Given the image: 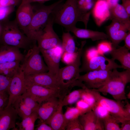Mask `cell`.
I'll list each match as a JSON object with an SVG mask.
<instances>
[{
  "instance_id": "cell-7",
  "label": "cell",
  "mask_w": 130,
  "mask_h": 130,
  "mask_svg": "<svg viewBox=\"0 0 130 130\" xmlns=\"http://www.w3.org/2000/svg\"><path fill=\"white\" fill-rule=\"evenodd\" d=\"M26 86L36 85L55 90L58 91L63 98L66 92L59 82L57 75L48 72L25 75Z\"/></svg>"
},
{
  "instance_id": "cell-8",
  "label": "cell",
  "mask_w": 130,
  "mask_h": 130,
  "mask_svg": "<svg viewBox=\"0 0 130 130\" xmlns=\"http://www.w3.org/2000/svg\"><path fill=\"white\" fill-rule=\"evenodd\" d=\"M111 70H95L79 76L77 81L80 87L98 89L104 86L108 80Z\"/></svg>"
},
{
  "instance_id": "cell-17",
  "label": "cell",
  "mask_w": 130,
  "mask_h": 130,
  "mask_svg": "<svg viewBox=\"0 0 130 130\" xmlns=\"http://www.w3.org/2000/svg\"><path fill=\"white\" fill-rule=\"evenodd\" d=\"M33 13L32 3L22 2L18 6L15 19L19 27L25 34L32 19Z\"/></svg>"
},
{
  "instance_id": "cell-4",
  "label": "cell",
  "mask_w": 130,
  "mask_h": 130,
  "mask_svg": "<svg viewBox=\"0 0 130 130\" xmlns=\"http://www.w3.org/2000/svg\"><path fill=\"white\" fill-rule=\"evenodd\" d=\"M64 0H59L51 5L46 6L39 3L32 5L33 13L31 21L25 35L33 42L36 43L40 35L43 26L46 25L49 18L54 8Z\"/></svg>"
},
{
  "instance_id": "cell-38",
  "label": "cell",
  "mask_w": 130,
  "mask_h": 130,
  "mask_svg": "<svg viewBox=\"0 0 130 130\" xmlns=\"http://www.w3.org/2000/svg\"><path fill=\"white\" fill-rule=\"evenodd\" d=\"M66 130H84L78 117L69 122L66 125Z\"/></svg>"
},
{
  "instance_id": "cell-26",
  "label": "cell",
  "mask_w": 130,
  "mask_h": 130,
  "mask_svg": "<svg viewBox=\"0 0 130 130\" xmlns=\"http://www.w3.org/2000/svg\"><path fill=\"white\" fill-rule=\"evenodd\" d=\"M110 11L111 20L115 19L130 25V16L121 5L117 3L111 5Z\"/></svg>"
},
{
  "instance_id": "cell-19",
  "label": "cell",
  "mask_w": 130,
  "mask_h": 130,
  "mask_svg": "<svg viewBox=\"0 0 130 130\" xmlns=\"http://www.w3.org/2000/svg\"><path fill=\"white\" fill-rule=\"evenodd\" d=\"M18 115L12 104L0 110V130H18L16 127Z\"/></svg>"
},
{
  "instance_id": "cell-42",
  "label": "cell",
  "mask_w": 130,
  "mask_h": 130,
  "mask_svg": "<svg viewBox=\"0 0 130 130\" xmlns=\"http://www.w3.org/2000/svg\"><path fill=\"white\" fill-rule=\"evenodd\" d=\"M8 99V93L2 94H0V110L3 109L6 106Z\"/></svg>"
},
{
  "instance_id": "cell-31",
  "label": "cell",
  "mask_w": 130,
  "mask_h": 130,
  "mask_svg": "<svg viewBox=\"0 0 130 130\" xmlns=\"http://www.w3.org/2000/svg\"><path fill=\"white\" fill-rule=\"evenodd\" d=\"M83 89L82 88L74 90L66 95L61 101L62 105L63 107L76 103L80 99Z\"/></svg>"
},
{
  "instance_id": "cell-50",
  "label": "cell",
  "mask_w": 130,
  "mask_h": 130,
  "mask_svg": "<svg viewBox=\"0 0 130 130\" xmlns=\"http://www.w3.org/2000/svg\"><path fill=\"white\" fill-rule=\"evenodd\" d=\"M1 26L0 22V34L1 32Z\"/></svg>"
},
{
  "instance_id": "cell-27",
  "label": "cell",
  "mask_w": 130,
  "mask_h": 130,
  "mask_svg": "<svg viewBox=\"0 0 130 130\" xmlns=\"http://www.w3.org/2000/svg\"><path fill=\"white\" fill-rule=\"evenodd\" d=\"M80 99L86 102L93 110L98 104L99 99L101 96L100 92L93 89L86 87L83 88Z\"/></svg>"
},
{
  "instance_id": "cell-45",
  "label": "cell",
  "mask_w": 130,
  "mask_h": 130,
  "mask_svg": "<svg viewBox=\"0 0 130 130\" xmlns=\"http://www.w3.org/2000/svg\"><path fill=\"white\" fill-rule=\"evenodd\" d=\"M121 123V130H130V120H125Z\"/></svg>"
},
{
  "instance_id": "cell-22",
  "label": "cell",
  "mask_w": 130,
  "mask_h": 130,
  "mask_svg": "<svg viewBox=\"0 0 130 130\" xmlns=\"http://www.w3.org/2000/svg\"><path fill=\"white\" fill-rule=\"evenodd\" d=\"M24 56L20 49L15 47L0 45V63L23 61Z\"/></svg>"
},
{
  "instance_id": "cell-1",
  "label": "cell",
  "mask_w": 130,
  "mask_h": 130,
  "mask_svg": "<svg viewBox=\"0 0 130 130\" xmlns=\"http://www.w3.org/2000/svg\"><path fill=\"white\" fill-rule=\"evenodd\" d=\"M78 0H66L61 5L60 3L54 9L51 14L54 22L64 27L68 32L76 26L77 23L81 21L87 27L91 11L80 8Z\"/></svg>"
},
{
  "instance_id": "cell-36",
  "label": "cell",
  "mask_w": 130,
  "mask_h": 130,
  "mask_svg": "<svg viewBox=\"0 0 130 130\" xmlns=\"http://www.w3.org/2000/svg\"><path fill=\"white\" fill-rule=\"evenodd\" d=\"M78 54V51L73 53L64 52L61 59L63 62L68 65L73 63L75 60Z\"/></svg>"
},
{
  "instance_id": "cell-47",
  "label": "cell",
  "mask_w": 130,
  "mask_h": 130,
  "mask_svg": "<svg viewBox=\"0 0 130 130\" xmlns=\"http://www.w3.org/2000/svg\"><path fill=\"white\" fill-rule=\"evenodd\" d=\"M51 0H22V2L31 3L34 2H37L39 3L42 4L47 1Z\"/></svg>"
},
{
  "instance_id": "cell-49",
  "label": "cell",
  "mask_w": 130,
  "mask_h": 130,
  "mask_svg": "<svg viewBox=\"0 0 130 130\" xmlns=\"http://www.w3.org/2000/svg\"><path fill=\"white\" fill-rule=\"evenodd\" d=\"M130 92H129V93L127 95V97L129 99H130Z\"/></svg>"
},
{
  "instance_id": "cell-2",
  "label": "cell",
  "mask_w": 130,
  "mask_h": 130,
  "mask_svg": "<svg viewBox=\"0 0 130 130\" xmlns=\"http://www.w3.org/2000/svg\"><path fill=\"white\" fill-rule=\"evenodd\" d=\"M0 22L1 30L0 45L15 47L28 51L36 43L21 32L15 19L12 21L8 19Z\"/></svg>"
},
{
  "instance_id": "cell-46",
  "label": "cell",
  "mask_w": 130,
  "mask_h": 130,
  "mask_svg": "<svg viewBox=\"0 0 130 130\" xmlns=\"http://www.w3.org/2000/svg\"><path fill=\"white\" fill-rule=\"evenodd\" d=\"M124 46L129 50L130 49V30L129 31L124 40Z\"/></svg>"
},
{
  "instance_id": "cell-33",
  "label": "cell",
  "mask_w": 130,
  "mask_h": 130,
  "mask_svg": "<svg viewBox=\"0 0 130 130\" xmlns=\"http://www.w3.org/2000/svg\"><path fill=\"white\" fill-rule=\"evenodd\" d=\"M81 115L79 110L76 107H67L64 114L65 123L67 125L69 121L78 118Z\"/></svg>"
},
{
  "instance_id": "cell-13",
  "label": "cell",
  "mask_w": 130,
  "mask_h": 130,
  "mask_svg": "<svg viewBox=\"0 0 130 130\" xmlns=\"http://www.w3.org/2000/svg\"><path fill=\"white\" fill-rule=\"evenodd\" d=\"M13 106L22 119L37 111L39 104L26 92L15 100Z\"/></svg>"
},
{
  "instance_id": "cell-39",
  "label": "cell",
  "mask_w": 130,
  "mask_h": 130,
  "mask_svg": "<svg viewBox=\"0 0 130 130\" xmlns=\"http://www.w3.org/2000/svg\"><path fill=\"white\" fill-rule=\"evenodd\" d=\"M93 110L97 117L102 120L110 114L109 112L106 109L99 104L97 105Z\"/></svg>"
},
{
  "instance_id": "cell-40",
  "label": "cell",
  "mask_w": 130,
  "mask_h": 130,
  "mask_svg": "<svg viewBox=\"0 0 130 130\" xmlns=\"http://www.w3.org/2000/svg\"><path fill=\"white\" fill-rule=\"evenodd\" d=\"M111 42H102L99 43L98 46V51L102 53L110 52L112 48Z\"/></svg>"
},
{
  "instance_id": "cell-30",
  "label": "cell",
  "mask_w": 130,
  "mask_h": 130,
  "mask_svg": "<svg viewBox=\"0 0 130 130\" xmlns=\"http://www.w3.org/2000/svg\"><path fill=\"white\" fill-rule=\"evenodd\" d=\"M61 45L64 52L71 53L76 52V47L75 41L69 32L63 33Z\"/></svg>"
},
{
  "instance_id": "cell-28",
  "label": "cell",
  "mask_w": 130,
  "mask_h": 130,
  "mask_svg": "<svg viewBox=\"0 0 130 130\" xmlns=\"http://www.w3.org/2000/svg\"><path fill=\"white\" fill-rule=\"evenodd\" d=\"M38 119L37 111H35L30 115L22 119L21 122H16V125L18 128V130H34L35 122Z\"/></svg>"
},
{
  "instance_id": "cell-24",
  "label": "cell",
  "mask_w": 130,
  "mask_h": 130,
  "mask_svg": "<svg viewBox=\"0 0 130 130\" xmlns=\"http://www.w3.org/2000/svg\"><path fill=\"white\" fill-rule=\"evenodd\" d=\"M61 101L56 111L47 120L44 122L50 126L53 130H65V123Z\"/></svg>"
},
{
  "instance_id": "cell-16",
  "label": "cell",
  "mask_w": 130,
  "mask_h": 130,
  "mask_svg": "<svg viewBox=\"0 0 130 130\" xmlns=\"http://www.w3.org/2000/svg\"><path fill=\"white\" fill-rule=\"evenodd\" d=\"M25 92L39 104L53 97H57L61 100L62 99L60 94L57 91L39 85L26 86Z\"/></svg>"
},
{
  "instance_id": "cell-44",
  "label": "cell",
  "mask_w": 130,
  "mask_h": 130,
  "mask_svg": "<svg viewBox=\"0 0 130 130\" xmlns=\"http://www.w3.org/2000/svg\"><path fill=\"white\" fill-rule=\"evenodd\" d=\"M121 5L125 10L129 16H130V0H121Z\"/></svg>"
},
{
  "instance_id": "cell-5",
  "label": "cell",
  "mask_w": 130,
  "mask_h": 130,
  "mask_svg": "<svg viewBox=\"0 0 130 130\" xmlns=\"http://www.w3.org/2000/svg\"><path fill=\"white\" fill-rule=\"evenodd\" d=\"M86 41H82L78 51L77 57L72 63L59 68L57 74L58 79L63 87L70 91L73 87L77 86V81L80 75L81 59L83 52V47Z\"/></svg>"
},
{
  "instance_id": "cell-32",
  "label": "cell",
  "mask_w": 130,
  "mask_h": 130,
  "mask_svg": "<svg viewBox=\"0 0 130 130\" xmlns=\"http://www.w3.org/2000/svg\"><path fill=\"white\" fill-rule=\"evenodd\" d=\"M104 130H121L118 122L110 114L102 120Z\"/></svg>"
},
{
  "instance_id": "cell-3",
  "label": "cell",
  "mask_w": 130,
  "mask_h": 130,
  "mask_svg": "<svg viewBox=\"0 0 130 130\" xmlns=\"http://www.w3.org/2000/svg\"><path fill=\"white\" fill-rule=\"evenodd\" d=\"M112 70L107 82L104 86L98 89H93L104 95L109 93L116 101L121 102L127 98L125 89L126 84L130 82V70L121 72L118 71L117 69Z\"/></svg>"
},
{
  "instance_id": "cell-25",
  "label": "cell",
  "mask_w": 130,
  "mask_h": 130,
  "mask_svg": "<svg viewBox=\"0 0 130 130\" xmlns=\"http://www.w3.org/2000/svg\"><path fill=\"white\" fill-rule=\"evenodd\" d=\"M70 31L78 38L91 39L93 41L108 39L107 35L104 32L81 29L76 26L71 29Z\"/></svg>"
},
{
  "instance_id": "cell-51",
  "label": "cell",
  "mask_w": 130,
  "mask_h": 130,
  "mask_svg": "<svg viewBox=\"0 0 130 130\" xmlns=\"http://www.w3.org/2000/svg\"><path fill=\"white\" fill-rule=\"evenodd\" d=\"M94 0V1L95 2V1H96V0Z\"/></svg>"
},
{
  "instance_id": "cell-35",
  "label": "cell",
  "mask_w": 130,
  "mask_h": 130,
  "mask_svg": "<svg viewBox=\"0 0 130 130\" xmlns=\"http://www.w3.org/2000/svg\"><path fill=\"white\" fill-rule=\"evenodd\" d=\"M15 10V7L13 6L0 7V22L8 19L9 16Z\"/></svg>"
},
{
  "instance_id": "cell-12",
  "label": "cell",
  "mask_w": 130,
  "mask_h": 130,
  "mask_svg": "<svg viewBox=\"0 0 130 130\" xmlns=\"http://www.w3.org/2000/svg\"><path fill=\"white\" fill-rule=\"evenodd\" d=\"M25 75L20 66L12 77L8 90L7 107L13 104L15 100L26 91Z\"/></svg>"
},
{
  "instance_id": "cell-37",
  "label": "cell",
  "mask_w": 130,
  "mask_h": 130,
  "mask_svg": "<svg viewBox=\"0 0 130 130\" xmlns=\"http://www.w3.org/2000/svg\"><path fill=\"white\" fill-rule=\"evenodd\" d=\"M76 107L80 111L81 115L92 110L89 104L81 99H79L76 102Z\"/></svg>"
},
{
  "instance_id": "cell-6",
  "label": "cell",
  "mask_w": 130,
  "mask_h": 130,
  "mask_svg": "<svg viewBox=\"0 0 130 130\" xmlns=\"http://www.w3.org/2000/svg\"><path fill=\"white\" fill-rule=\"evenodd\" d=\"M27 51L20 65L25 76L48 72V67L43 61L36 43Z\"/></svg>"
},
{
  "instance_id": "cell-48",
  "label": "cell",
  "mask_w": 130,
  "mask_h": 130,
  "mask_svg": "<svg viewBox=\"0 0 130 130\" xmlns=\"http://www.w3.org/2000/svg\"><path fill=\"white\" fill-rule=\"evenodd\" d=\"M124 108L127 114L130 116V104L128 102H126V104L125 105Z\"/></svg>"
},
{
  "instance_id": "cell-11",
  "label": "cell",
  "mask_w": 130,
  "mask_h": 130,
  "mask_svg": "<svg viewBox=\"0 0 130 130\" xmlns=\"http://www.w3.org/2000/svg\"><path fill=\"white\" fill-rule=\"evenodd\" d=\"M111 20V23L106 27V34L111 42L112 47L117 48L130 30V25L115 19Z\"/></svg>"
},
{
  "instance_id": "cell-23",
  "label": "cell",
  "mask_w": 130,
  "mask_h": 130,
  "mask_svg": "<svg viewBox=\"0 0 130 130\" xmlns=\"http://www.w3.org/2000/svg\"><path fill=\"white\" fill-rule=\"evenodd\" d=\"M124 46H118L117 48L112 47L109 52L112 58L118 60L121 64L122 68L130 70V53Z\"/></svg>"
},
{
  "instance_id": "cell-20",
  "label": "cell",
  "mask_w": 130,
  "mask_h": 130,
  "mask_svg": "<svg viewBox=\"0 0 130 130\" xmlns=\"http://www.w3.org/2000/svg\"><path fill=\"white\" fill-rule=\"evenodd\" d=\"M61 100L56 97H51L39 104L37 110L39 122H45L53 114Z\"/></svg>"
},
{
  "instance_id": "cell-43",
  "label": "cell",
  "mask_w": 130,
  "mask_h": 130,
  "mask_svg": "<svg viewBox=\"0 0 130 130\" xmlns=\"http://www.w3.org/2000/svg\"><path fill=\"white\" fill-rule=\"evenodd\" d=\"M36 130H53L52 128L44 122H39L36 126Z\"/></svg>"
},
{
  "instance_id": "cell-29",
  "label": "cell",
  "mask_w": 130,
  "mask_h": 130,
  "mask_svg": "<svg viewBox=\"0 0 130 130\" xmlns=\"http://www.w3.org/2000/svg\"><path fill=\"white\" fill-rule=\"evenodd\" d=\"M20 62L16 61L0 63V74L12 78L19 68Z\"/></svg>"
},
{
  "instance_id": "cell-41",
  "label": "cell",
  "mask_w": 130,
  "mask_h": 130,
  "mask_svg": "<svg viewBox=\"0 0 130 130\" xmlns=\"http://www.w3.org/2000/svg\"><path fill=\"white\" fill-rule=\"evenodd\" d=\"M22 0H0V7L13 6H19Z\"/></svg>"
},
{
  "instance_id": "cell-10",
  "label": "cell",
  "mask_w": 130,
  "mask_h": 130,
  "mask_svg": "<svg viewBox=\"0 0 130 130\" xmlns=\"http://www.w3.org/2000/svg\"><path fill=\"white\" fill-rule=\"evenodd\" d=\"M53 23L52 18L49 16L37 40L39 49L48 50L61 44L62 42L53 28Z\"/></svg>"
},
{
  "instance_id": "cell-21",
  "label": "cell",
  "mask_w": 130,
  "mask_h": 130,
  "mask_svg": "<svg viewBox=\"0 0 130 130\" xmlns=\"http://www.w3.org/2000/svg\"><path fill=\"white\" fill-rule=\"evenodd\" d=\"M78 119L84 130H104L102 120L93 110L80 115Z\"/></svg>"
},
{
  "instance_id": "cell-14",
  "label": "cell",
  "mask_w": 130,
  "mask_h": 130,
  "mask_svg": "<svg viewBox=\"0 0 130 130\" xmlns=\"http://www.w3.org/2000/svg\"><path fill=\"white\" fill-rule=\"evenodd\" d=\"M48 69V72L57 75L59 69V64L64 51L62 45L49 49H39Z\"/></svg>"
},
{
  "instance_id": "cell-9",
  "label": "cell",
  "mask_w": 130,
  "mask_h": 130,
  "mask_svg": "<svg viewBox=\"0 0 130 130\" xmlns=\"http://www.w3.org/2000/svg\"><path fill=\"white\" fill-rule=\"evenodd\" d=\"M119 68H122L121 65L116 63L114 59L108 58L102 54L85 60L80 68L79 72L80 73L95 70L108 71Z\"/></svg>"
},
{
  "instance_id": "cell-34",
  "label": "cell",
  "mask_w": 130,
  "mask_h": 130,
  "mask_svg": "<svg viewBox=\"0 0 130 130\" xmlns=\"http://www.w3.org/2000/svg\"><path fill=\"white\" fill-rule=\"evenodd\" d=\"M12 78L0 74V94L8 93V89Z\"/></svg>"
},
{
  "instance_id": "cell-15",
  "label": "cell",
  "mask_w": 130,
  "mask_h": 130,
  "mask_svg": "<svg viewBox=\"0 0 130 130\" xmlns=\"http://www.w3.org/2000/svg\"><path fill=\"white\" fill-rule=\"evenodd\" d=\"M98 104L106 109L118 123H121L125 120H130V116L127 114L120 102L101 96Z\"/></svg>"
},
{
  "instance_id": "cell-18",
  "label": "cell",
  "mask_w": 130,
  "mask_h": 130,
  "mask_svg": "<svg viewBox=\"0 0 130 130\" xmlns=\"http://www.w3.org/2000/svg\"><path fill=\"white\" fill-rule=\"evenodd\" d=\"M110 0H96L95 2L91 11L98 26L110 18Z\"/></svg>"
}]
</instances>
